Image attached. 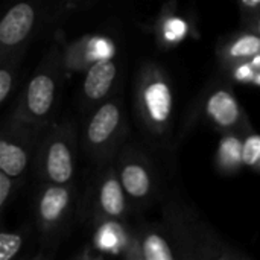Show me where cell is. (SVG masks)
<instances>
[{"instance_id":"8fae6325","label":"cell","mask_w":260,"mask_h":260,"mask_svg":"<svg viewBox=\"0 0 260 260\" xmlns=\"http://www.w3.org/2000/svg\"><path fill=\"white\" fill-rule=\"evenodd\" d=\"M70 204V192L61 184H52L44 189L38 200V219L46 227L55 225L64 216Z\"/></svg>"},{"instance_id":"9c48e42d","label":"cell","mask_w":260,"mask_h":260,"mask_svg":"<svg viewBox=\"0 0 260 260\" xmlns=\"http://www.w3.org/2000/svg\"><path fill=\"white\" fill-rule=\"evenodd\" d=\"M242 140L244 133H222L215 152V169L222 177H235L242 168Z\"/></svg>"},{"instance_id":"52a82bcc","label":"cell","mask_w":260,"mask_h":260,"mask_svg":"<svg viewBox=\"0 0 260 260\" xmlns=\"http://www.w3.org/2000/svg\"><path fill=\"white\" fill-rule=\"evenodd\" d=\"M122 123V108L116 101H108L102 104L91 116L87 125V140L93 146H101L108 143Z\"/></svg>"},{"instance_id":"4fadbf2b","label":"cell","mask_w":260,"mask_h":260,"mask_svg":"<svg viewBox=\"0 0 260 260\" xmlns=\"http://www.w3.org/2000/svg\"><path fill=\"white\" fill-rule=\"evenodd\" d=\"M137 256L145 260H175L178 253L169 236L158 230H146L137 241Z\"/></svg>"},{"instance_id":"603a6c76","label":"cell","mask_w":260,"mask_h":260,"mask_svg":"<svg viewBox=\"0 0 260 260\" xmlns=\"http://www.w3.org/2000/svg\"><path fill=\"white\" fill-rule=\"evenodd\" d=\"M244 29H250V30H253V32H256L257 35H260V14L256 17V18H253L248 24H245V26H242Z\"/></svg>"},{"instance_id":"2e32d148","label":"cell","mask_w":260,"mask_h":260,"mask_svg":"<svg viewBox=\"0 0 260 260\" xmlns=\"http://www.w3.org/2000/svg\"><path fill=\"white\" fill-rule=\"evenodd\" d=\"M242 163L260 174V134L253 129L244 134L242 140Z\"/></svg>"},{"instance_id":"ba28073f","label":"cell","mask_w":260,"mask_h":260,"mask_svg":"<svg viewBox=\"0 0 260 260\" xmlns=\"http://www.w3.org/2000/svg\"><path fill=\"white\" fill-rule=\"evenodd\" d=\"M44 172L52 184H67L75 174V160L72 148L59 137L55 139L44 154Z\"/></svg>"},{"instance_id":"7a4b0ae2","label":"cell","mask_w":260,"mask_h":260,"mask_svg":"<svg viewBox=\"0 0 260 260\" xmlns=\"http://www.w3.org/2000/svg\"><path fill=\"white\" fill-rule=\"evenodd\" d=\"M201 113L221 134L230 131L247 134L253 129L248 114L229 82H215L210 88L203 91Z\"/></svg>"},{"instance_id":"d6986e66","label":"cell","mask_w":260,"mask_h":260,"mask_svg":"<svg viewBox=\"0 0 260 260\" xmlns=\"http://www.w3.org/2000/svg\"><path fill=\"white\" fill-rule=\"evenodd\" d=\"M241 14V26L248 24L260 14V0H235Z\"/></svg>"},{"instance_id":"d4e9b609","label":"cell","mask_w":260,"mask_h":260,"mask_svg":"<svg viewBox=\"0 0 260 260\" xmlns=\"http://www.w3.org/2000/svg\"><path fill=\"white\" fill-rule=\"evenodd\" d=\"M251 85H256V87H259L260 88V70L256 72V76H254V79H253V84Z\"/></svg>"},{"instance_id":"e0dca14e","label":"cell","mask_w":260,"mask_h":260,"mask_svg":"<svg viewBox=\"0 0 260 260\" xmlns=\"http://www.w3.org/2000/svg\"><path fill=\"white\" fill-rule=\"evenodd\" d=\"M225 72L229 75V79L233 84L248 85V84H253V79H254L257 70L253 67L250 59H247V61H239V62L230 66L229 69H225Z\"/></svg>"},{"instance_id":"7402d4cb","label":"cell","mask_w":260,"mask_h":260,"mask_svg":"<svg viewBox=\"0 0 260 260\" xmlns=\"http://www.w3.org/2000/svg\"><path fill=\"white\" fill-rule=\"evenodd\" d=\"M12 192V181L11 177H8L5 172L0 171V209L5 206V203L8 201L9 195Z\"/></svg>"},{"instance_id":"30bf717a","label":"cell","mask_w":260,"mask_h":260,"mask_svg":"<svg viewBox=\"0 0 260 260\" xmlns=\"http://www.w3.org/2000/svg\"><path fill=\"white\" fill-rule=\"evenodd\" d=\"M117 75V67L110 58L98 59L87 72L82 91L88 101H101L108 94Z\"/></svg>"},{"instance_id":"8992f818","label":"cell","mask_w":260,"mask_h":260,"mask_svg":"<svg viewBox=\"0 0 260 260\" xmlns=\"http://www.w3.org/2000/svg\"><path fill=\"white\" fill-rule=\"evenodd\" d=\"M260 52V35L250 29H241L221 38L216 44V59L225 70L230 66L247 61Z\"/></svg>"},{"instance_id":"5b68a950","label":"cell","mask_w":260,"mask_h":260,"mask_svg":"<svg viewBox=\"0 0 260 260\" xmlns=\"http://www.w3.org/2000/svg\"><path fill=\"white\" fill-rule=\"evenodd\" d=\"M119 180L125 195L133 201H148L154 193V175L148 161L142 157H128L119 169Z\"/></svg>"},{"instance_id":"277c9868","label":"cell","mask_w":260,"mask_h":260,"mask_svg":"<svg viewBox=\"0 0 260 260\" xmlns=\"http://www.w3.org/2000/svg\"><path fill=\"white\" fill-rule=\"evenodd\" d=\"M37 21V9L29 2H18L0 18V46L14 47L23 43Z\"/></svg>"},{"instance_id":"ffe728a7","label":"cell","mask_w":260,"mask_h":260,"mask_svg":"<svg viewBox=\"0 0 260 260\" xmlns=\"http://www.w3.org/2000/svg\"><path fill=\"white\" fill-rule=\"evenodd\" d=\"M14 84V75L8 69L0 67V104L6 99Z\"/></svg>"},{"instance_id":"ac0fdd59","label":"cell","mask_w":260,"mask_h":260,"mask_svg":"<svg viewBox=\"0 0 260 260\" xmlns=\"http://www.w3.org/2000/svg\"><path fill=\"white\" fill-rule=\"evenodd\" d=\"M23 239L17 233H0V260H11L21 250Z\"/></svg>"},{"instance_id":"cb8c5ba5","label":"cell","mask_w":260,"mask_h":260,"mask_svg":"<svg viewBox=\"0 0 260 260\" xmlns=\"http://www.w3.org/2000/svg\"><path fill=\"white\" fill-rule=\"evenodd\" d=\"M250 62L253 64V67H254L256 70H260V52H257L256 55H253V56L250 58Z\"/></svg>"},{"instance_id":"44dd1931","label":"cell","mask_w":260,"mask_h":260,"mask_svg":"<svg viewBox=\"0 0 260 260\" xmlns=\"http://www.w3.org/2000/svg\"><path fill=\"white\" fill-rule=\"evenodd\" d=\"M120 233H122V232H120L119 229H116V227H110V229H107V230H105V233H104V238L101 239V242H102L104 248L110 250V248H116L117 245H120V244H122Z\"/></svg>"},{"instance_id":"6da1fadb","label":"cell","mask_w":260,"mask_h":260,"mask_svg":"<svg viewBox=\"0 0 260 260\" xmlns=\"http://www.w3.org/2000/svg\"><path fill=\"white\" fill-rule=\"evenodd\" d=\"M174 88L168 73L157 64L143 67L137 82V110L145 128L157 137L169 133L174 117Z\"/></svg>"},{"instance_id":"7c38bea8","label":"cell","mask_w":260,"mask_h":260,"mask_svg":"<svg viewBox=\"0 0 260 260\" xmlns=\"http://www.w3.org/2000/svg\"><path fill=\"white\" fill-rule=\"evenodd\" d=\"M192 30L193 27L190 26L186 17L177 14L172 6L165 8L157 24V37L165 47H174L181 44L186 38L190 37Z\"/></svg>"},{"instance_id":"5bb4252c","label":"cell","mask_w":260,"mask_h":260,"mask_svg":"<svg viewBox=\"0 0 260 260\" xmlns=\"http://www.w3.org/2000/svg\"><path fill=\"white\" fill-rule=\"evenodd\" d=\"M99 207L108 218H120L126 212V195L120 184L119 175L113 171L107 174L99 189Z\"/></svg>"},{"instance_id":"3957f363","label":"cell","mask_w":260,"mask_h":260,"mask_svg":"<svg viewBox=\"0 0 260 260\" xmlns=\"http://www.w3.org/2000/svg\"><path fill=\"white\" fill-rule=\"evenodd\" d=\"M56 98L55 76L49 72H40L34 75L26 87L23 96V117L24 119H43L46 117Z\"/></svg>"},{"instance_id":"9a60e30c","label":"cell","mask_w":260,"mask_h":260,"mask_svg":"<svg viewBox=\"0 0 260 260\" xmlns=\"http://www.w3.org/2000/svg\"><path fill=\"white\" fill-rule=\"evenodd\" d=\"M27 149L12 140L0 139V171L11 178H18L27 168Z\"/></svg>"}]
</instances>
